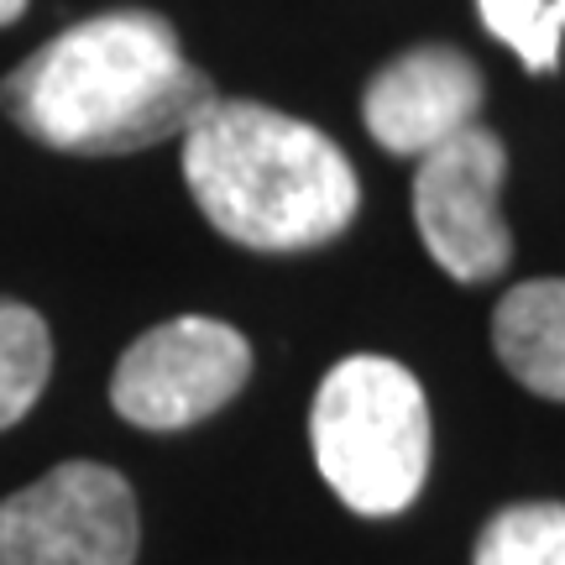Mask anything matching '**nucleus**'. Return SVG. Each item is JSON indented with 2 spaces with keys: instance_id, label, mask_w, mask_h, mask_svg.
<instances>
[{
  "instance_id": "1",
  "label": "nucleus",
  "mask_w": 565,
  "mask_h": 565,
  "mask_svg": "<svg viewBox=\"0 0 565 565\" xmlns=\"http://www.w3.org/2000/svg\"><path fill=\"white\" fill-rule=\"evenodd\" d=\"M221 100L152 11H105L21 58L0 105L32 141L74 158H121L183 137Z\"/></svg>"
},
{
  "instance_id": "2",
  "label": "nucleus",
  "mask_w": 565,
  "mask_h": 565,
  "mask_svg": "<svg viewBox=\"0 0 565 565\" xmlns=\"http://www.w3.org/2000/svg\"><path fill=\"white\" fill-rule=\"evenodd\" d=\"M204 221L252 252H309L356 221L362 183L335 141L257 100H215L183 131Z\"/></svg>"
},
{
  "instance_id": "3",
  "label": "nucleus",
  "mask_w": 565,
  "mask_h": 565,
  "mask_svg": "<svg viewBox=\"0 0 565 565\" xmlns=\"http://www.w3.org/2000/svg\"><path fill=\"white\" fill-rule=\"evenodd\" d=\"M309 445L351 513L393 519L414 508L429 477V404L419 377L387 356L335 362L309 404Z\"/></svg>"
},
{
  "instance_id": "4",
  "label": "nucleus",
  "mask_w": 565,
  "mask_h": 565,
  "mask_svg": "<svg viewBox=\"0 0 565 565\" xmlns=\"http://www.w3.org/2000/svg\"><path fill=\"white\" fill-rule=\"evenodd\" d=\"M137 492L100 461H63L0 503V565H137Z\"/></svg>"
},
{
  "instance_id": "5",
  "label": "nucleus",
  "mask_w": 565,
  "mask_h": 565,
  "mask_svg": "<svg viewBox=\"0 0 565 565\" xmlns=\"http://www.w3.org/2000/svg\"><path fill=\"white\" fill-rule=\"evenodd\" d=\"M252 377V345L225 320L183 315L126 345L110 404L137 429H189L221 414Z\"/></svg>"
},
{
  "instance_id": "6",
  "label": "nucleus",
  "mask_w": 565,
  "mask_h": 565,
  "mask_svg": "<svg viewBox=\"0 0 565 565\" xmlns=\"http://www.w3.org/2000/svg\"><path fill=\"white\" fill-rule=\"evenodd\" d=\"M503 173L508 152L487 126H466L414 173V221L429 257L456 282H487L513 263V236L503 221Z\"/></svg>"
},
{
  "instance_id": "7",
  "label": "nucleus",
  "mask_w": 565,
  "mask_h": 565,
  "mask_svg": "<svg viewBox=\"0 0 565 565\" xmlns=\"http://www.w3.org/2000/svg\"><path fill=\"white\" fill-rule=\"evenodd\" d=\"M482 100V68L461 47L429 42V47H408L387 68H377V79L362 95V121L383 152L424 158L456 131L477 126Z\"/></svg>"
},
{
  "instance_id": "8",
  "label": "nucleus",
  "mask_w": 565,
  "mask_h": 565,
  "mask_svg": "<svg viewBox=\"0 0 565 565\" xmlns=\"http://www.w3.org/2000/svg\"><path fill=\"white\" fill-rule=\"evenodd\" d=\"M492 345L529 393L565 404V278L519 282L492 315Z\"/></svg>"
},
{
  "instance_id": "9",
  "label": "nucleus",
  "mask_w": 565,
  "mask_h": 565,
  "mask_svg": "<svg viewBox=\"0 0 565 565\" xmlns=\"http://www.w3.org/2000/svg\"><path fill=\"white\" fill-rule=\"evenodd\" d=\"M47 377H53V335L42 315L17 299H0V429L32 414Z\"/></svg>"
},
{
  "instance_id": "10",
  "label": "nucleus",
  "mask_w": 565,
  "mask_h": 565,
  "mask_svg": "<svg viewBox=\"0 0 565 565\" xmlns=\"http://www.w3.org/2000/svg\"><path fill=\"white\" fill-rule=\"evenodd\" d=\"M471 565H565V503H513L492 513Z\"/></svg>"
},
{
  "instance_id": "11",
  "label": "nucleus",
  "mask_w": 565,
  "mask_h": 565,
  "mask_svg": "<svg viewBox=\"0 0 565 565\" xmlns=\"http://www.w3.org/2000/svg\"><path fill=\"white\" fill-rule=\"evenodd\" d=\"M477 17L524 68H555L565 47V0H477Z\"/></svg>"
},
{
  "instance_id": "12",
  "label": "nucleus",
  "mask_w": 565,
  "mask_h": 565,
  "mask_svg": "<svg viewBox=\"0 0 565 565\" xmlns=\"http://www.w3.org/2000/svg\"><path fill=\"white\" fill-rule=\"evenodd\" d=\"M21 11H26V0H0V26L21 21Z\"/></svg>"
}]
</instances>
